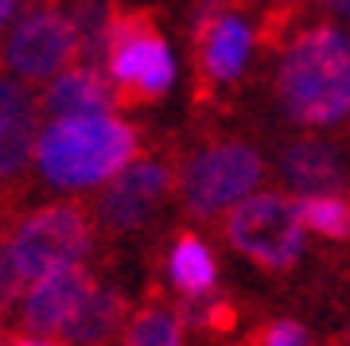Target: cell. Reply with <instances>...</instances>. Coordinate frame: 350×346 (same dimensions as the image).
Returning a JSON list of instances; mask_svg holds the SVG:
<instances>
[{
  "mask_svg": "<svg viewBox=\"0 0 350 346\" xmlns=\"http://www.w3.org/2000/svg\"><path fill=\"white\" fill-rule=\"evenodd\" d=\"M167 272H172L175 288L183 296H202L214 284V257L195 234H179L167 257Z\"/></svg>",
  "mask_w": 350,
  "mask_h": 346,
  "instance_id": "obj_15",
  "label": "cell"
},
{
  "mask_svg": "<svg viewBox=\"0 0 350 346\" xmlns=\"http://www.w3.org/2000/svg\"><path fill=\"white\" fill-rule=\"evenodd\" d=\"M94 222H98L94 211L82 202H51L24 214L12 230H4L27 288L43 280L47 272L82 265L94 249Z\"/></svg>",
  "mask_w": 350,
  "mask_h": 346,
  "instance_id": "obj_4",
  "label": "cell"
},
{
  "mask_svg": "<svg viewBox=\"0 0 350 346\" xmlns=\"http://www.w3.org/2000/svg\"><path fill=\"white\" fill-rule=\"evenodd\" d=\"M226 241L261 269H288L304 249V214L288 195H250L226 211Z\"/></svg>",
  "mask_w": 350,
  "mask_h": 346,
  "instance_id": "obj_7",
  "label": "cell"
},
{
  "mask_svg": "<svg viewBox=\"0 0 350 346\" xmlns=\"http://www.w3.org/2000/svg\"><path fill=\"white\" fill-rule=\"evenodd\" d=\"M78 59L82 39L70 12L59 8V0H31L8 39L0 43V70L27 86H47L51 78L78 66Z\"/></svg>",
  "mask_w": 350,
  "mask_h": 346,
  "instance_id": "obj_5",
  "label": "cell"
},
{
  "mask_svg": "<svg viewBox=\"0 0 350 346\" xmlns=\"http://www.w3.org/2000/svg\"><path fill=\"white\" fill-rule=\"evenodd\" d=\"M117 105L113 98L109 75H101L98 66L78 62L59 78H51L39 94V113L59 121V117H90V113H109Z\"/></svg>",
  "mask_w": 350,
  "mask_h": 346,
  "instance_id": "obj_12",
  "label": "cell"
},
{
  "mask_svg": "<svg viewBox=\"0 0 350 346\" xmlns=\"http://www.w3.org/2000/svg\"><path fill=\"white\" fill-rule=\"evenodd\" d=\"M94 288H98V280H94L82 265L47 272L43 280H36V284L27 288L24 308H20V327H24L27 334L59 338Z\"/></svg>",
  "mask_w": 350,
  "mask_h": 346,
  "instance_id": "obj_11",
  "label": "cell"
},
{
  "mask_svg": "<svg viewBox=\"0 0 350 346\" xmlns=\"http://www.w3.org/2000/svg\"><path fill=\"white\" fill-rule=\"evenodd\" d=\"M8 346H63L59 338H43V334H20V338H8Z\"/></svg>",
  "mask_w": 350,
  "mask_h": 346,
  "instance_id": "obj_20",
  "label": "cell"
},
{
  "mask_svg": "<svg viewBox=\"0 0 350 346\" xmlns=\"http://www.w3.org/2000/svg\"><path fill=\"white\" fill-rule=\"evenodd\" d=\"M342 346H350V331H347V334H342Z\"/></svg>",
  "mask_w": 350,
  "mask_h": 346,
  "instance_id": "obj_23",
  "label": "cell"
},
{
  "mask_svg": "<svg viewBox=\"0 0 350 346\" xmlns=\"http://www.w3.org/2000/svg\"><path fill=\"white\" fill-rule=\"evenodd\" d=\"M101 66L109 75L113 98L121 109H140V105L160 101L175 82V59L148 8L109 4Z\"/></svg>",
  "mask_w": 350,
  "mask_h": 346,
  "instance_id": "obj_3",
  "label": "cell"
},
{
  "mask_svg": "<svg viewBox=\"0 0 350 346\" xmlns=\"http://www.w3.org/2000/svg\"><path fill=\"white\" fill-rule=\"evenodd\" d=\"M261 175H265V163L250 144H241V140L206 144L183 163L179 198H183L187 214L214 218L222 211H234L241 198H250L253 187L261 183Z\"/></svg>",
  "mask_w": 350,
  "mask_h": 346,
  "instance_id": "obj_6",
  "label": "cell"
},
{
  "mask_svg": "<svg viewBox=\"0 0 350 346\" xmlns=\"http://www.w3.org/2000/svg\"><path fill=\"white\" fill-rule=\"evenodd\" d=\"M284 172L292 187H300L308 195H323L327 187L338 183V156L319 140H300L284 156Z\"/></svg>",
  "mask_w": 350,
  "mask_h": 346,
  "instance_id": "obj_14",
  "label": "cell"
},
{
  "mask_svg": "<svg viewBox=\"0 0 350 346\" xmlns=\"http://www.w3.org/2000/svg\"><path fill=\"white\" fill-rule=\"evenodd\" d=\"M304 226L323 237H350V202L338 195H308L300 202Z\"/></svg>",
  "mask_w": 350,
  "mask_h": 346,
  "instance_id": "obj_17",
  "label": "cell"
},
{
  "mask_svg": "<svg viewBox=\"0 0 350 346\" xmlns=\"http://www.w3.org/2000/svg\"><path fill=\"white\" fill-rule=\"evenodd\" d=\"M140 156V133L113 113L59 117L39 129L36 172L59 191L105 187Z\"/></svg>",
  "mask_w": 350,
  "mask_h": 346,
  "instance_id": "obj_1",
  "label": "cell"
},
{
  "mask_svg": "<svg viewBox=\"0 0 350 346\" xmlns=\"http://www.w3.org/2000/svg\"><path fill=\"white\" fill-rule=\"evenodd\" d=\"M280 101L292 121L300 124H335L350 113V43L335 27L304 31L276 78Z\"/></svg>",
  "mask_w": 350,
  "mask_h": 346,
  "instance_id": "obj_2",
  "label": "cell"
},
{
  "mask_svg": "<svg viewBox=\"0 0 350 346\" xmlns=\"http://www.w3.org/2000/svg\"><path fill=\"white\" fill-rule=\"evenodd\" d=\"M175 187L172 163L163 160H133L121 175H113L94 202V218L105 234H129L148 222L167 191Z\"/></svg>",
  "mask_w": 350,
  "mask_h": 346,
  "instance_id": "obj_9",
  "label": "cell"
},
{
  "mask_svg": "<svg viewBox=\"0 0 350 346\" xmlns=\"http://www.w3.org/2000/svg\"><path fill=\"white\" fill-rule=\"evenodd\" d=\"M16 4H20V0H0V31H4V27L12 24V16H16Z\"/></svg>",
  "mask_w": 350,
  "mask_h": 346,
  "instance_id": "obj_21",
  "label": "cell"
},
{
  "mask_svg": "<svg viewBox=\"0 0 350 346\" xmlns=\"http://www.w3.org/2000/svg\"><path fill=\"white\" fill-rule=\"evenodd\" d=\"M253 47H257V36L238 4H206L195 16V36H191L199 90L238 82Z\"/></svg>",
  "mask_w": 350,
  "mask_h": 346,
  "instance_id": "obj_8",
  "label": "cell"
},
{
  "mask_svg": "<svg viewBox=\"0 0 350 346\" xmlns=\"http://www.w3.org/2000/svg\"><path fill=\"white\" fill-rule=\"evenodd\" d=\"M121 346H183V323L172 308L148 304L129 319Z\"/></svg>",
  "mask_w": 350,
  "mask_h": 346,
  "instance_id": "obj_16",
  "label": "cell"
},
{
  "mask_svg": "<svg viewBox=\"0 0 350 346\" xmlns=\"http://www.w3.org/2000/svg\"><path fill=\"white\" fill-rule=\"evenodd\" d=\"M331 12H338V16H350V0H323Z\"/></svg>",
  "mask_w": 350,
  "mask_h": 346,
  "instance_id": "obj_22",
  "label": "cell"
},
{
  "mask_svg": "<svg viewBox=\"0 0 350 346\" xmlns=\"http://www.w3.org/2000/svg\"><path fill=\"white\" fill-rule=\"evenodd\" d=\"M39 98L20 78H0V195L20 187L27 163L36 160Z\"/></svg>",
  "mask_w": 350,
  "mask_h": 346,
  "instance_id": "obj_10",
  "label": "cell"
},
{
  "mask_svg": "<svg viewBox=\"0 0 350 346\" xmlns=\"http://www.w3.org/2000/svg\"><path fill=\"white\" fill-rule=\"evenodd\" d=\"M20 296H27V280H24V272H20V265H16V257H12L8 237L0 234V323H4V315L16 308Z\"/></svg>",
  "mask_w": 350,
  "mask_h": 346,
  "instance_id": "obj_18",
  "label": "cell"
},
{
  "mask_svg": "<svg viewBox=\"0 0 350 346\" xmlns=\"http://www.w3.org/2000/svg\"><path fill=\"white\" fill-rule=\"evenodd\" d=\"M129 327V304L121 292L113 288H94L86 304L75 311V319L66 323V331L59 334L66 346H121Z\"/></svg>",
  "mask_w": 350,
  "mask_h": 346,
  "instance_id": "obj_13",
  "label": "cell"
},
{
  "mask_svg": "<svg viewBox=\"0 0 350 346\" xmlns=\"http://www.w3.org/2000/svg\"><path fill=\"white\" fill-rule=\"evenodd\" d=\"M250 346H304V331L296 323H273V327H265Z\"/></svg>",
  "mask_w": 350,
  "mask_h": 346,
  "instance_id": "obj_19",
  "label": "cell"
}]
</instances>
